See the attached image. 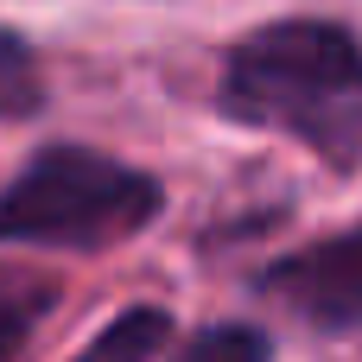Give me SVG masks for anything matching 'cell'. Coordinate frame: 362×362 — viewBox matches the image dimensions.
<instances>
[{
	"label": "cell",
	"mask_w": 362,
	"mask_h": 362,
	"mask_svg": "<svg viewBox=\"0 0 362 362\" xmlns=\"http://www.w3.org/2000/svg\"><path fill=\"white\" fill-rule=\"evenodd\" d=\"M165 331H172L165 312L134 305V312H121V318H115V325H108L76 362H153V356H159V344H165Z\"/></svg>",
	"instance_id": "cell-4"
},
{
	"label": "cell",
	"mask_w": 362,
	"mask_h": 362,
	"mask_svg": "<svg viewBox=\"0 0 362 362\" xmlns=\"http://www.w3.org/2000/svg\"><path fill=\"white\" fill-rule=\"evenodd\" d=\"M223 108L248 127L293 134L331 165L362 159V38L325 19L248 32L223 70Z\"/></svg>",
	"instance_id": "cell-1"
},
{
	"label": "cell",
	"mask_w": 362,
	"mask_h": 362,
	"mask_svg": "<svg viewBox=\"0 0 362 362\" xmlns=\"http://www.w3.org/2000/svg\"><path fill=\"white\" fill-rule=\"evenodd\" d=\"M38 102H45V89H38V64H32L25 38L0 32V115H32Z\"/></svg>",
	"instance_id": "cell-6"
},
{
	"label": "cell",
	"mask_w": 362,
	"mask_h": 362,
	"mask_svg": "<svg viewBox=\"0 0 362 362\" xmlns=\"http://www.w3.org/2000/svg\"><path fill=\"white\" fill-rule=\"evenodd\" d=\"M261 293L293 305L299 318H312L325 331H356L362 325V229L331 235L305 255H286L280 267H267Z\"/></svg>",
	"instance_id": "cell-3"
},
{
	"label": "cell",
	"mask_w": 362,
	"mask_h": 362,
	"mask_svg": "<svg viewBox=\"0 0 362 362\" xmlns=\"http://www.w3.org/2000/svg\"><path fill=\"white\" fill-rule=\"evenodd\" d=\"M32 312H38V299H25V305H0V362L13 356L19 344H25V331H32Z\"/></svg>",
	"instance_id": "cell-7"
},
{
	"label": "cell",
	"mask_w": 362,
	"mask_h": 362,
	"mask_svg": "<svg viewBox=\"0 0 362 362\" xmlns=\"http://www.w3.org/2000/svg\"><path fill=\"white\" fill-rule=\"evenodd\" d=\"M267 356H274V344L261 325H216V331L191 337L178 362H267Z\"/></svg>",
	"instance_id": "cell-5"
},
{
	"label": "cell",
	"mask_w": 362,
	"mask_h": 362,
	"mask_svg": "<svg viewBox=\"0 0 362 362\" xmlns=\"http://www.w3.org/2000/svg\"><path fill=\"white\" fill-rule=\"evenodd\" d=\"M159 216V185L89 146H45L0 191V235L45 248H115Z\"/></svg>",
	"instance_id": "cell-2"
}]
</instances>
